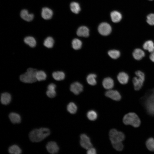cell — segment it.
<instances>
[{
	"label": "cell",
	"mask_w": 154,
	"mask_h": 154,
	"mask_svg": "<svg viewBox=\"0 0 154 154\" xmlns=\"http://www.w3.org/2000/svg\"><path fill=\"white\" fill-rule=\"evenodd\" d=\"M36 77L37 80L40 81L44 80L46 79V75L45 72L43 71H37Z\"/></svg>",
	"instance_id": "obj_32"
},
{
	"label": "cell",
	"mask_w": 154,
	"mask_h": 154,
	"mask_svg": "<svg viewBox=\"0 0 154 154\" xmlns=\"http://www.w3.org/2000/svg\"><path fill=\"white\" fill-rule=\"evenodd\" d=\"M67 109L70 113L73 114L76 112L77 107L74 103L73 102H70L67 106Z\"/></svg>",
	"instance_id": "obj_26"
},
{
	"label": "cell",
	"mask_w": 154,
	"mask_h": 154,
	"mask_svg": "<svg viewBox=\"0 0 154 154\" xmlns=\"http://www.w3.org/2000/svg\"><path fill=\"white\" fill-rule=\"evenodd\" d=\"M136 76L132 80L134 89L136 91L139 90L142 87L145 81V75L143 71L137 70L135 72Z\"/></svg>",
	"instance_id": "obj_5"
},
{
	"label": "cell",
	"mask_w": 154,
	"mask_h": 154,
	"mask_svg": "<svg viewBox=\"0 0 154 154\" xmlns=\"http://www.w3.org/2000/svg\"><path fill=\"white\" fill-rule=\"evenodd\" d=\"M89 30L87 27L82 26L78 28L76 33L78 36L86 37L89 36Z\"/></svg>",
	"instance_id": "obj_17"
},
{
	"label": "cell",
	"mask_w": 154,
	"mask_h": 154,
	"mask_svg": "<svg viewBox=\"0 0 154 154\" xmlns=\"http://www.w3.org/2000/svg\"><path fill=\"white\" fill-rule=\"evenodd\" d=\"M111 17L112 21L114 23L119 22L122 18L121 13L117 11H114L110 14Z\"/></svg>",
	"instance_id": "obj_21"
},
{
	"label": "cell",
	"mask_w": 154,
	"mask_h": 154,
	"mask_svg": "<svg viewBox=\"0 0 154 154\" xmlns=\"http://www.w3.org/2000/svg\"><path fill=\"white\" fill-rule=\"evenodd\" d=\"M142 102L147 113L154 116V89L151 90L142 99Z\"/></svg>",
	"instance_id": "obj_2"
},
{
	"label": "cell",
	"mask_w": 154,
	"mask_h": 154,
	"mask_svg": "<svg viewBox=\"0 0 154 154\" xmlns=\"http://www.w3.org/2000/svg\"><path fill=\"white\" fill-rule=\"evenodd\" d=\"M96 75L95 74H89L86 78L88 83L91 85H95L96 84Z\"/></svg>",
	"instance_id": "obj_25"
},
{
	"label": "cell",
	"mask_w": 154,
	"mask_h": 154,
	"mask_svg": "<svg viewBox=\"0 0 154 154\" xmlns=\"http://www.w3.org/2000/svg\"><path fill=\"white\" fill-rule=\"evenodd\" d=\"M147 21L150 25H154V14H150L147 16Z\"/></svg>",
	"instance_id": "obj_35"
},
{
	"label": "cell",
	"mask_w": 154,
	"mask_h": 154,
	"mask_svg": "<svg viewBox=\"0 0 154 154\" xmlns=\"http://www.w3.org/2000/svg\"><path fill=\"white\" fill-rule=\"evenodd\" d=\"M110 139L111 143L122 142L125 138L124 134L115 129H111L109 132Z\"/></svg>",
	"instance_id": "obj_6"
},
{
	"label": "cell",
	"mask_w": 154,
	"mask_h": 154,
	"mask_svg": "<svg viewBox=\"0 0 154 154\" xmlns=\"http://www.w3.org/2000/svg\"><path fill=\"white\" fill-rule=\"evenodd\" d=\"M50 133V131L48 129L41 128L32 131L29 134V137L32 142H38L45 138Z\"/></svg>",
	"instance_id": "obj_1"
},
{
	"label": "cell",
	"mask_w": 154,
	"mask_h": 154,
	"mask_svg": "<svg viewBox=\"0 0 154 154\" xmlns=\"http://www.w3.org/2000/svg\"><path fill=\"white\" fill-rule=\"evenodd\" d=\"M37 71L36 69L29 68L25 73L21 75L20 79L21 81L25 83L35 82L37 80L36 77Z\"/></svg>",
	"instance_id": "obj_4"
},
{
	"label": "cell",
	"mask_w": 154,
	"mask_h": 154,
	"mask_svg": "<svg viewBox=\"0 0 154 154\" xmlns=\"http://www.w3.org/2000/svg\"><path fill=\"white\" fill-rule=\"evenodd\" d=\"M87 153L88 154H96V149L91 147L87 149Z\"/></svg>",
	"instance_id": "obj_37"
},
{
	"label": "cell",
	"mask_w": 154,
	"mask_h": 154,
	"mask_svg": "<svg viewBox=\"0 0 154 154\" xmlns=\"http://www.w3.org/2000/svg\"><path fill=\"white\" fill-rule=\"evenodd\" d=\"M46 94L48 97L52 98L55 96L56 93L55 90H48L46 92Z\"/></svg>",
	"instance_id": "obj_36"
},
{
	"label": "cell",
	"mask_w": 154,
	"mask_h": 154,
	"mask_svg": "<svg viewBox=\"0 0 154 154\" xmlns=\"http://www.w3.org/2000/svg\"><path fill=\"white\" fill-rule=\"evenodd\" d=\"M46 148L48 152L51 154L57 153L59 150L58 146L54 141H51L48 142L46 145Z\"/></svg>",
	"instance_id": "obj_12"
},
{
	"label": "cell",
	"mask_w": 154,
	"mask_h": 154,
	"mask_svg": "<svg viewBox=\"0 0 154 154\" xmlns=\"http://www.w3.org/2000/svg\"><path fill=\"white\" fill-rule=\"evenodd\" d=\"M104 87L106 89H112L114 86V82L113 80L110 78L108 77L104 78L102 82Z\"/></svg>",
	"instance_id": "obj_16"
},
{
	"label": "cell",
	"mask_w": 154,
	"mask_h": 154,
	"mask_svg": "<svg viewBox=\"0 0 154 154\" xmlns=\"http://www.w3.org/2000/svg\"><path fill=\"white\" fill-rule=\"evenodd\" d=\"M9 117L11 121L13 123H18L21 121L20 116L18 114L11 112L9 115Z\"/></svg>",
	"instance_id": "obj_20"
},
{
	"label": "cell",
	"mask_w": 154,
	"mask_h": 154,
	"mask_svg": "<svg viewBox=\"0 0 154 154\" xmlns=\"http://www.w3.org/2000/svg\"><path fill=\"white\" fill-rule=\"evenodd\" d=\"M54 43L53 38L50 37H47L44 40V45L48 48H51L53 47Z\"/></svg>",
	"instance_id": "obj_27"
},
{
	"label": "cell",
	"mask_w": 154,
	"mask_h": 154,
	"mask_svg": "<svg viewBox=\"0 0 154 154\" xmlns=\"http://www.w3.org/2000/svg\"><path fill=\"white\" fill-rule=\"evenodd\" d=\"M80 144L82 147L86 149L92 146L90 138L84 134L80 135Z\"/></svg>",
	"instance_id": "obj_8"
},
{
	"label": "cell",
	"mask_w": 154,
	"mask_h": 154,
	"mask_svg": "<svg viewBox=\"0 0 154 154\" xmlns=\"http://www.w3.org/2000/svg\"><path fill=\"white\" fill-rule=\"evenodd\" d=\"M146 146L148 149L152 151H154V139L150 137L148 139L146 142Z\"/></svg>",
	"instance_id": "obj_31"
},
{
	"label": "cell",
	"mask_w": 154,
	"mask_h": 154,
	"mask_svg": "<svg viewBox=\"0 0 154 154\" xmlns=\"http://www.w3.org/2000/svg\"><path fill=\"white\" fill-rule=\"evenodd\" d=\"M70 90L75 95H78L83 90V86L78 82H75L70 85Z\"/></svg>",
	"instance_id": "obj_11"
},
{
	"label": "cell",
	"mask_w": 154,
	"mask_h": 154,
	"mask_svg": "<svg viewBox=\"0 0 154 154\" xmlns=\"http://www.w3.org/2000/svg\"><path fill=\"white\" fill-rule=\"evenodd\" d=\"M150 0V1H152L153 0Z\"/></svg>",
	"instance_id": "obj_40"
},
{
	"label": "cell",
	"mask_w": 154,
	"mask_h": 154,
	"mask_svg": "<svg viewBox=\"0 0 154 154\" xmlns=\"http://www.w3.org/2000/svg\"><path fill=\"white\" fill-rule=\"evenodd\" d=\"M82 44L81 41L77 38H75L73 40L72 42V46L73 48L75 50L80 49Z\"/></svg>",
	"instance_id": "obj_29"
},
{
	"label": "cell",
	"mask_w": 154,
	"mask_h": 154,
	"mask_svg": "<svg viewBox=\"0 0 154 154\" xmlns=\"http://www.w3.org/2000/svg\"><path fill=\"white\" fill-rule=\"evenodd\" d=\"M117 78L120 84L125 85L128 83L129 80V76L128 74L126 72H121L118 74Z\"/></svg>",
	"instance_id": "obj_13"
},
{
	"label": "cell",
	"mask_w": 154,
	"mask_h": 154,
	"mask_svg": "<svg viewBox=\"0 0 154 154\" xmlns=\"http://www.w3.org/2000/svg\"><path fill=\"white\" fill-rule=\"evenodd\" d=\"M108 54L112 58L116 59L118 58L120 56V52L117 50H112L108 51Z\"/></svg>",
	"instance_id": "obj_28"
},
{
	"label": "cell",
	"mask_w": 154,
	"mask_h": 154,
	"mask_svg": "<svg viewBox=\"0 0 154 154\" xmlns=\"http://www.w3.org/2000/svg\"><path fill=\"white\" fill-rule=\"evenodd\" d=\"M87 116L90 120L94 121L97 119L98 114L97 112L94 110H90L87 112Z\"/></svg>",
	"instance_id": "obj_33"
},
{
	"label": "cell",
	"mask_w": 154,
	"mask_h": 154,
	"mask_svg": "<svg viewBox=\"0 0 154 154\" xmlns=\"http://www.w3.org/2000/svg\"><path fill=\"white\" fill-rule=\"evenodd\" d=\"M24 41L25 43L31 47H34L36 46V40L35 38L32 37L28 36L25 37Z\"/></svg>",
	"instance_id": "obj_22"
},
{
	"label": "cell",
	"mask_w": 154,
	"mask_h": 154,
	"mask_svg": "<svg viewBox=\"0 0 154 154\" xmlns=\"http://www.w3.org/2000/svg\"><path fill=\"white\" fill-rule=\"evenodd\" d=\"M132 54L133 58L138 61L142 60L145 55L144 51L139 48H136L134 49Z\"/></svg>",
	"instance_id": "obj_10"
},
{
	"label": "cell",
	"mask_w": 154,
	"mask_h": 154,
	"mask_svg": "<svg viewBox=\"0 0 154 154\" xmlns=\"http://www.w3.org/2000/svg\"><path fill=\"white\" fill-rule=\"evenodd\" d=\"M11 99V95L7 92L3 93L1 95V102L4 105H7L10 102Z\"/></svg>",
	"instance_id": "obj_19"
},
{
	"label": "cell",
	"mask_w": 154,
	"mask_h": 154,
	"mask_svg": "<svg viewBox=\"0 0 154 154\" xmlns=\"http://www.w3.org/2000/svg\"><path fill=\"white\" fill-rule=\"evenodd\" d=\"M8 151L9 153L12 154H20L22 152L20 148L15 145L10 146L8 149Z\"/></svg>",
	"instance_id": "obj_24"
},
{
	"label": "cell",
	"mask_w": 154,
	"mask_h": 154,
	"mask_svg": "<svg viewBox=\"0 0 154 154\" xmlns=\"http://www.w3.org/2000/svg\"><path fill=\"white\" fill-rule=\"evenodd\" d=\"M53 12L50 9L46 7L42 8L41 11V16L44 19H50L52 17Z\"/></svg>",
	"instance_id": "obj_14"
},
{
	"label": "cell",
	"mask_w": 154,
	"mask_h": 154,
	"mask_svg": "<svg viewBox=\"0 0 154 154\" xmlns=\"http://www.w3.org/2000/svg\"><path fill=\"white\" fill-rule=\"evenodd\" d=\"M98 31L102 35L107 36L111 33L112 28L109 24L106 23H102L99 26Z\"/></svg>",
	"instance_id": "obj_7"
},
{
	"label": "cell",
	"mask_w": 154,
	"mask_h": 154,
	"mask_svg": "<svg viewBox=\"0 0 154 154\" xmlns=\"http://www.w3.org/2000/svg\"><path fill=\"white\" fill-rule=\"evenodd\" d=\"M70 8L72 12L78 14L80 10L79 4L76 2H72L70 4Z\"/></svg>",
	"instance_id": "obj_30"
},
{
	"label": "cell",
	"mask_w": 154,
	"mask_h": 154,
	"mask_svg": "<svg viewBox=\"0 0 154 154\" xmlns=\"http://www.w3.org/2000/svg\"><path fill=\"white\" fill-rule=\"evenodd\" d=\"M149 57L150 60L154 63V51L150 53Z\"/></svg>",
	"instance_id": "obj_39"
},
{
	"label": "cell",
	"mask_w": 154,
	"mask_h": 154,
	"mask_svg": "<svg viewBox=\"0 0 154 154\" xmlns=\"http://www.w3.org/2000/svg\"><path fill=\"white\" fill-rule=\"evenodd\" d=\"M52 76L54 79L57 81L64 80L65 77L64 73L62 71L54 72L52 74Z\"/></svg>",
	"instance_id": "obj_23"
},
{
	"label": "cell",
	"mask_w": 154,
	"mask_h": 154,
	"mask_svg": "<svg viewBox=\"0 0 154 154\" xmlns=\"http://www.w3.org/2000/svg\"><path fill=\"white\" fill-rule=\"evenodd\" d=\"M142 47L144 50L151 53L154 51V43L152 40H147L144 43Z\"/></svg>",
	"instance_id": "obj_18"
},
{
	"label": "cell",
	"mask_w": 154,
	"mask_h": 154,
	"mask_svg": "<svg viewBox=\"0 0 154 154\" xmlns=\"http://www.w3.org/2000/svg\"><path fill=\"white\" fill-rule=\"evenodd\" d=\"M113 147L117 151H121L123 148V145L122 142L112 143Z\"/></svg>",
	"instance_id": "obj_34"
},
{
	"label": "cell",
	"mask_w": 154,
	"mask_h": 154,
	"mask_svg": "<svg viewBox=\"0 0 154 154\" xmlns=\"http://www.w3.org/2000/svg\"><path fill=\"white\" fill-rule=\"evenodd\" d=\"M123 122L126 125H130L134 127H139L141 124L140 120L135 113L130 112L125 114L123 118Z\"/></svg>",
	"instance_id": "obj_3"
},
{
	"label": "cell",
	"mask_w": 154,
	"mask_h": 154,
	"mask_svg": "<svg viewBox=\"0 0 154 154\" xmlns=\"http://www.w3.org/2000/svg\"><path fill=\"white\" fill-rule=\"evenodd\" d=\"M106 96L116 101H118L121 98L119 93L115 90H109L107 91L105 94Z\"/></svg>",
	"instance_id": "obj_9"
},
{
	"label": "cell",
	"mask_w": 154,
	"mask_h": 154,
	"mask_svg": "<svg viewBox=\"0 0 154 154\" xmlns=\"http://www.w3.org/2000/svg\"><path fill=\"white\" fill-rule=\"evenodd\" d=\"M21 17L23 20L28 22L32 21L33 19L34 15L33 14H29L26 9H23L20 12Z\"/></svg>",
	"instance_id": "obj_15"
},
{
	"label": "cell",
	"mask_w": 154,
	"mask_h": 154,
	"mask_svg": "<svg viewBox=\"0 0 154 154\" xmlns=\"http://www.w3.org/2000/svg\"><path fill=\"white\" fill-rule=\"evenodd\" d=\"M56 88V85L54 83H51L48 86V90H55Z\"/></svg>",
	"instance_id": "obj_38"
}]
</instances>
